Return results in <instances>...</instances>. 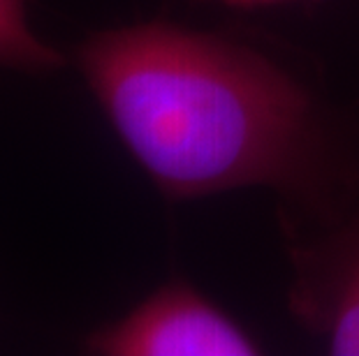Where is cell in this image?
Returning a JSON list of instances; mask_svg holds the SVG:
<instances>
[{"mask_svg":"<svg viewBox=\"0 0 359 356\" xmlns=\"http://www.w3.org/2000/svg\"><path fill=\"white\" fill-rule=\"evenodd\" d=\"M74 65L165 199L269 190L325 213L359 197V88L285 37L140 21L88 35Z\"/></svg>","mask_w":359,"mask_h":356,"instance_id":"cell-1","label":"cell"},{"mask_svg":"<svg viewBox=\"0 0 359 356\" xmlns=\"http://www.w3.org/2000/svg\"><path fill=\"white\" fill-rule=\"evenodd\" d=\"M97 356H257L262 343L232 313L177 278L83 338Z\"/></svg>","mask_w":359,"mask_h":356,"instance_id":"cell-3","label":"cell"},{"mask_svg":"<svg viewBox=\"0 0 359 356\" xmlns=\"http://www.w3.org/2000/svg\"><path fill=\"white\" fill-rule=\"evenodd\" d=\"M197 3H218L234 10H257V7H273L285 3H299V0H197Z\"/></svg>","mask_w":359,"mask_h":356,"instance_id":"cell-5","label":"cell"},{"mask_svg":"<svg viewBox=\"0 0 359 356\" xmlns=\"http://www.w3.org/2000/svg\"><path fill=\"white\" fill-rule=\"evenodd\" d=\"M60 67L65 56L37 37L26 0H0V70L49 74Z\"/></svg>","mask_w":359,"mask_h":356,"instance_id":"cell-4","label":"cell"},{"mask_svg":"<svg viewBox=\"0 0 359 356\" xmlns=\"http://www.w3.org/2000/svg\"><path fill=\"white\" fill-rule=\"evenodd\" d=\"M290 269L285 306L334 356H359V197L325 213L276 211Z\"/></svg>","mask_w":359,"mask_h":356,"instance_id":"cell-2","label":"cell"}]
</instances>
